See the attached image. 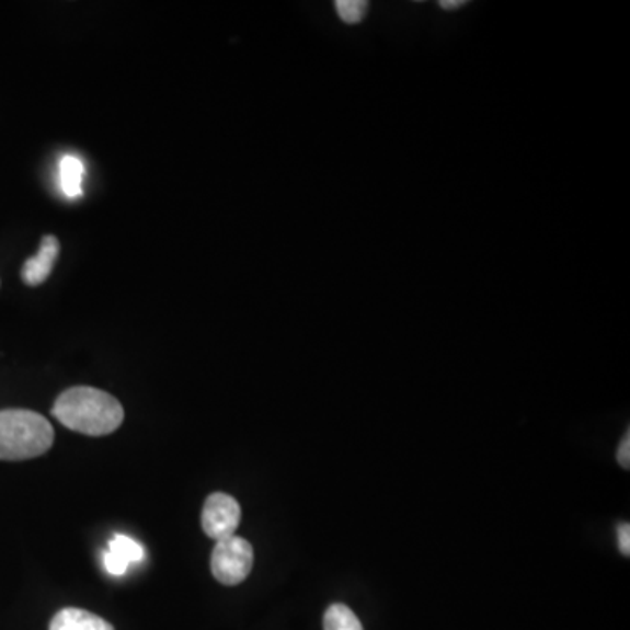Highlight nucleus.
<instances>
[{
	"mask_svg": "<svg viewBox=\"0 0 630 630\" xmlns=\"http://www.w3.org/2000/svg\"><path fill=\"white\" fill-rule=\"evenodd\" d=\"M51 412L64 426L88 436L111 435L125 419L122 403L95 387H72L58 396Z\"/></svg>",
	"mask_w": 630,
	"mask_h": 630,
	"instance_id": "f257e3e1",
	"label": "nucleus"
},
{
	"mask_svg": "<svg viewBox=\"0 0 630 630\" xmlns=\"http://www.w3.org/2000/svg\"><path fill=\"white\" fill-rule=\"evenodd\" d=\"M55 433L48 419L31 410L0 412V461H26L51 448Z\"/></svg>",
	"mask_w": 630,
	"mask_h": 630,
	"instance_id": "f03ea898",
	"label": "nucleus"
},
{
	"mask_svg": "<svg viewBox=\"0 0 630 630\" xmlns=\"http://www.w3.org/2000/svg\"><path fill=\"white\" fill-rule=\"evenodd\" d=\"M254 565V550L248 539L239 536L221 539L210 557V571L222 585L233 587L244 582Z\"/></svg>",
	"mask_w": 630,
	"mask_h": 630,
	"instance_id": "7ed1b4c3",
	"label": "nucleus"
},
{
	"mask_svg": "<svg viewBox=\"0 0 630 630\" xmlns=\"http://www.w3.org/2000/svg\"><path fill=\"white\" fill-rule=\"evenodd\" d=\"M240 518H242V509L236 497L222 494V492H214L204 504L202 529L214 541H221V539L236 536Z\"/></svg>",
	"mask_w": 630,
	"mask_h": 630,
	"instance_id": "20e7f679",
	"label": "nucleus"
},
{
	"mask_svg": "<svg viewBox=\"0 0 630 630\" xmlns=\"http://www.w3.org/2000/svg\"><path fill=\"white\" fill-rule=\"evenodd\" d=\"M58 254H60V244L53 236L44 237L41 242L39 252L26 260L23 265L22 277L28 286H39L51 274L53 266L57 263Z\"/></svg>",
	"mask_w": 630,
	"mask_h": 630,
	"instance_id": "39448f33",
	"label": "nucleus"
},
{
	"mask_svg": "<svg viewBox=\"0 0 630 630\" xmlns=\"http://www.w3.org/2000/svg\"><path fill=\"white\" fill-rule=\"evenodd\" d=\"M84 175L87 167L76 154H64L58 161V186L70 201L83 195Z\"/></svg>",
	"mask_w": 630,
	"mask_h": 630,
	"instance_id": "423d86ee",
	"label": "nucleus"
},
{
	"mask_svg": "<svg viewBox=\"0 0 630 630\" xmlns=\"http://www.w3.org/2000/svg\"><path fill=\"white\" fill-rule=\"evenodd\" d=\"M49 630H114V627L84 609L66 608L53 617Z\"/></svg>",
	"mask_w": 630,
	"mask_h": 630,
	"instance_id": "0eeeda50",
	"label": "nucleus"
},
{
	"mask_svg": "<svg viewBox=\"0 0 630 630\" xmlns=\"http://www.w3.org/2000/svg\"><path fill=\"white\" fill-rule=\"evenodd\" d=\"M324 630H363V626L348 606L333 605L324 615Z\"/></svg>",
	"mask_w": 630,
	"mask_h": 630,
	"instance_id": "6e6552de",
	"label": "nucleus"
},
{
	"mask_svg": "<svg viewBox=\"0 0 630 630\" xmlns=\"http://www.w3.org/2000/svg\"><path fill=\"white\" fill-rule=\"evenodd\" d=\"M110 552L125 559L128 564L140 562L144 559V548L128 536L116 535L110 541Z\"/></svg>",
	"mask_w": 630,
	"mask_h": 630,
	"instance_id": "1a4fd4ad",
	"label": "nucleus"
},
{
	"mask_svg": "<svg viewBox=\"0 0 630 630\" xmlns=\"http://www.w3.org/2000/svg\"><path fill=\"white\" fill-rule=\"evenodd\" d=\"M335 9L342 22L347 23V25H356V23H362L363 18L366 16L368 2L365 0H339L335 2Z\"/></svg>",
	"mask_w": 630,
	"mask_h": 630,
	"instance_id": "9d476101",
	"label": "nucleus"
},
{
	"mask_svg": "<svg viewBox=\"0 0 630 630\" xmlns=\"http://www.w3.org/2000/svg\"><path fill=\"white\" fill-rule=\"evenodd\" d=\"M104 565L105 570L110 571L111 574L119 576V574L126 573V570H128V565L130 564H128L125 559H122V557L107 550V552L104 553Z\"/></svg>",
	"mask_w": 630,
	"mask_h": 630,
	"instance_id": "9b49d317",
	"label": "nucleus"
},
{
	"mask_svg": "<svg viewBox=\"0 0 630 630\" xmlns=\"http://www.w3.org/2000/svg\"><path fill=\"white\" fill-rule=\"evenodd\" d=\"M618 462L623 466L626 470L630 468V433H627L626 438L622 439L620 448H618Z\"/></svg>",
	"mask_w": 630,
	"mask_h": 630,
	"instance_id": "f8f14e48",
	"label": "nucleus"
},
{
	"mask_svg": "<svg viewBox=\"0 0 630 630\" xmlns=\"http://www.w3.org/2000/svg\"><path fill=\"white\" fill-rule=\"evenodd\" d=\"M618 541H620V550L629 557L630 553V526L629 524H623L618 529Z\"/></svg>",
	"mask_w": 630,
	"mask_h": 630,
	"instance_id": "ddd939ff",
	"label": "nucleus"
},
{
	"mask_svg": "<svg viewBox=\"0 0 630 630\" xmlns=\"http://www.w3.org/2000/svg\"><path fill=\"white\" fill-rule=\"evenodd\" d=\"M465 4V0H444V2H439V8L445 9V11H454V9H459Z\"/></svg>",
	"mask_w": 630,
	"mask_h": 630,
	"instance_id": "4468645a",
	"label": "nucleus"
}]
</instances>
